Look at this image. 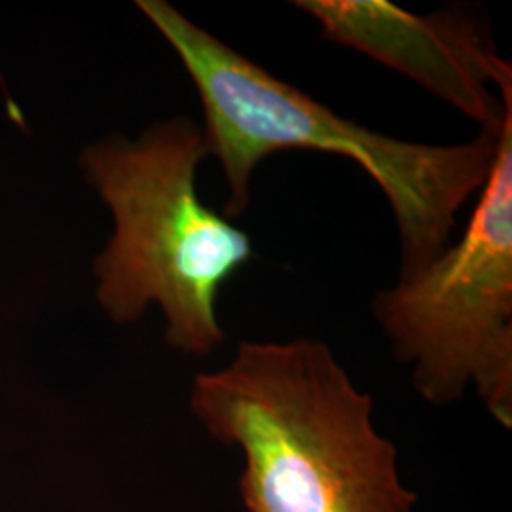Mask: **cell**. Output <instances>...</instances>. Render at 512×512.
Masks as SVG:
<instances>
[{
  "label": "cell",
  "instance_id": "cell-1",
  "mask_svg": "<svg viewBox=\"0 0 512 512\" xmlns=\"http://www.w3.org/2000/svg\"><path fill=\"white\" fill-rule=\"evenodd\" d=\"M139 10L183 61L203 107V139L228 184L224 217L251 203L255 169L275 152L344 156L380 186L399 230V277L414 274L450 243L459 211L480 194L499 135L480 131L461 145H423L359 126L283 82L164 0Z\"/></svg>",
  "mask_w": 512,
  "mask_h": 512
},
{
  "label": "cell",
  "instance_id": "cell-2",
  "mask_svg": "<svg viewBox=\"0 0 512 512\" xmlns=\"http://www.w3.org/2000/svg\"><path fill=\"white\" fill-rule=\"evenodd\" d=\"M190 406L243 454L249 512H414L372 397L325 342H243L230 365L194 380Z\"/></svg>",
  "mask_w": 512,
  "mask_h": 512
},
{
  "label": "cell",
  "instance_id": "cell-3",
  "mask_svg": "<svg viewBox=\"0 0 512 512\" xmlns=\"http://www.w3.org/2000/svg\"><path fill=\"white\" fill-rule=\"evenodd\" d=\"M207 158L202 126L181 116L137 141L93 145L82 160L114 217V234L95 262L101 306L129 323L156 302L165 342L196 357L224 344L220 293L255 256L251 236L198 194V167Z\"/></svg>",
  "mask_w": 512,
  "mask_h": 512
},
{
  "label": "cell",
  "instance_id": "cell-4",
  "mask_svg": "<svg viewBox=\"0 0 512 512\" xmlns=\"http://www.w3.org/2000/svg\"><path fill=\"white\" fill-rule=\"evenodd\" d=\"M372 310L427 403H456L475 387L511 427L512 112L463 236L376 294Z\"/></svg>",
  "mask_w": 512,
  "mask_h": 512
},
{
  "label": "cell",
  "instance_id": "cell-5",
  "mask_svg": "<svg viewBox=\"0 0 512 512\" xmlns=\"http://www.w3.org/2000/svg\"><path fill=\"white\" fill-rule=\"evenodd\" d=\"M323 37L376 59L499 135L512 112V67L473 8L410 14L387 0H296Z\"/></svg>",
  "mask_w": 512,
  "mask_h": 512
}]
</instances>
